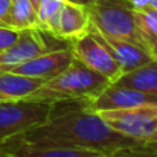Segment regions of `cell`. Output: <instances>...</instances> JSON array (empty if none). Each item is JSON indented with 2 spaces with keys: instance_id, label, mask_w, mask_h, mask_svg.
Segmentation results:
<instances>
[{
  "instance_id": "cell-1",
  "label": "cell",
  "mask_w": 157,
  "mask_h": 157,
  "mask_svg": "<svg viewBox=\"0 0 157 157\" xmlns=\"http://www.w3.org/2000/svg\"><path fill=\"white\" fill-rule=\"evenodd\" d=\"M18 139L33 145L86 149L104 156L140 143L111 129L89 101L53 103L48 120Z\"/></svg>"
},
{
  "instance_id": "cell-24",
  "label": "cell",
  "mask_w": 157,
  "mask_h": 157,
  "mask_svg": "<svg viewBox=\"0 0 157 157\" xmlns=\"http://www.w3.org/2000/svg\"><path fill=\"white\" fill-rule=\"evenodd\" d=\"M147 142H156V143H157V129L154 131L153 135H151V136L147 139Z\"/></svg>"
},
{
  "instance_id": "cell-18",
  "label": "cell",
  "mask_w": 157,
  "mask_h": 157,
  "mask_svg": "<svg viewBox=\"0 0 157 157\" xmlns=\"http://www.w3.org/2000/svg\"><path fill=\"white\" fill-rule=\"evenodd\" d=\"M104 157H157V143L140 142L138 145L122 147Z\"/></svg>"
},
{
  "instance_id": "cell-4",
  "label": "cell",
  "mask_w": 157,
  "mask_h": 157,
  "mask_svg": "<svg viewBox=\"0 0 157 157\" xmlns=\"http://www.w3.org/2000/svg\"><path fill=\"white\" fill-rule=\"evenodd\" d=\"M50 103L15 100L0 103V145L22 136L48 120Z\"/></svg>"
},
{
  "instance_id": "cell-2",
  "label": "cell",
  "mask_w": 157,
  "mask_h": 157,
  "mask_svg": "<svg viewBox=\"0 0 157 157\" xmlns=\"http://www.w3.org/2000/svg\"><path fill=\"white\" fill-rule=\"evenodd\" d=\"M109 85L107 78L95 72L78 59L53 79L46 81L25 100L59 103V101H93Z\"/></svg>"
},
{
  "instance_id": "cell-23",
  "label": "cell",
  "mask_w": 157,
  "mask_h": 157,
  "mask_svg": "<svg viewBox=\"0 0 157 157\" xmlns=\"http://www.w3.org/2000/svg\"><path fill=\"white\" fill-rule=\"evenodd\" d=\"M0 157H13L11 154L9 153V150H7V143L0 145Z\"/></svg>"
},
{
  "instance_id": "cell-25",
  "label": "cell",
  "mask_w": 157,
  "mask_h": 157,
  "mask_svg": "<svg viewBox=\"0 0 157 157\" xmlns=\"http://www.w3.org/2000/svg\"><path fill=\"white\" fill-rule=\"evenodd\" d=\"M31 3H32V6L35 7V10H38V7H39V4L42 3V0H31Z\"/></svg>"
},
{
  "instance_id": "cell-10",
  "label": "cell",
  "mask_w": 157,
  "mask_h": 157,
  "mask_svg": "<svg viewBox=\"0 0 157 157\" xmlns=\"http://www.w3.org/2000/svg\"><path fill=\"white\" fill-rule=\"evenodd\" d=\"M95 111H107V110H122L138 107L143 104L157 106V95H150L136 90V89L125 88L118 85H109L93 101H89Z\"/></svg>"
},
{
  "instance_id": "cell-9",
  "label": "cell",
  "mask_w": 157,
  "mask_h": 157,
  "mask_svg": "<svg viewBox=\"0 0 157 157\" xmlns=\"http://www.w3.org/2000/svg\"><path fill=\"white\" fill-rule=\"evenodd\" d=\"M89 31L109 49L111 56L114 57L117 64L120 65L122 74L132 71V70L138 68V67L153 60V57L147 52V49L135 43V42L103 35L98 29H95L92 25L89 27Z\"/></svg>"
},
{
  "instance_id": "cell-8",
  "label": "cell",
  "mask_w": 157,
  "mask_h": 157,
  "mask_svg": "<svg viewBox=\"0 0 157 157\" xmlns=\"http://www.w3.org/2000/svg\"><path fill=\"white\" fill-rule=\"evenodd\" d=\"M46 38H48V33L40 31L39 28H29V29L20 31L17 40L7 50L0 53V68L21 64V63L28 61V60L40 56L46 52L59 49L53 48L46 40Z\"/></svg>"
},
{
  "instance_id": "cell-14",
  "label": "cell",
  "mask_w": 157,
  "mask_h": 157,
  "mask_svg": "<svg viewBox=\"0 0 157 157\" xmlns=\"http://www.w3.org/2000/svg\"><path fill=\"white\" fill-rule=\"evenodd\" d=\"M114 85L136 89L140 92L157 95V60L146 63L129 72L122 74Z\"/></svg>"
},
{
  "instance_id": "cell-3",
  "label": "cell",
  "mask_w": 157,
  "mask_h": 157,
  "mask_svg": "<svg viewBox=\"0 0 157 157\" xmlns=\"http://www.w3.org/2000/svg\"><path fill=\"white\" fill-rule=\"evenodd\" d=\"M86 10L90 25L100 33L145 48L136 24V10L129 0H95Z\"/></svg>"
},
{
  "instance_id": "cell-5",
  "label": "cell",
  "mask_w": 157,
  "mask_h": 157,
  "mask_svg": "<svg viewBox=\"0 0 157 157\" xmlns=\"http://www.w3.org/2000/svg\"><path fill=\"white\" fill-rule=\"evenodd\" d=\"M99 116L120 135L139 142H147L157 129V106L154 104L99 111Z\"/></svg>"
},
{
  "instance_id": "cell-11",
  "label": "cell",
  "mask_w": 157,
  "mask_h": 157,
  "mask_svg": "<svg viewBox=\"0 0 157 157\" xmlns=\"http://www.w3.org/2000/svg\"><path fill=\"white\" fill-rule=\"evenodd\" d=\"M89 27H90V21H89L88 10L85 7L65 2L60 11L56 29L52 36L57 40L70 43L88 33Z\"/></svg>"
},
{
  "instance_id": "cell-7",
  "label": "cell",
  "mask_w": 157,
  "mask_h": 157,
  "mask_svg": "<svg viewBox=\"0 0 157 157\" xmlns=\"http://www.w3.org/2000/svg\"><path fill=\"white\" fill-rule=\"evenodd\" d=\"M72 60H74V53L68 43L67 46L53 49V50L36 56L28 61L11 65V67H3L2 70L15 72V74L24 75V77L42 79L43 82H46V81H50L59 74H61L65 68H68Z\"/></svg>"
},
{
  "instance_id": "cell-15",
  "label": "cell",
  "mask_w": 157,
  "mask_h": 157,
  "mask_svg": "<svg viewBox=\"0 0 157 157\" xmlns=\"http://www.w3.org/2000/svg\"><path fill=\"white\" fill-rule=\"evenodd\" d=\"M7 25L15 31L38 28L36 10L31 0H11L7 14Z\"/></svg>"
},
{
  "instance_id": "cell-19",
  "label": "cell",
  "mask_w": 157,
  "mask_h": 157,
  "mask_svg": "<svg viewBox=\"0 0 157 157\" xmlns=\"http://www.w3.org/2000/svg\"><path fill=\"white\" fill-rule=\"evenodd\" d=\"M18 35H20V31L0 27V53H3L4 50H7L17 40Z\"/></svg>"
},
{
  "instance_id": "cell-17",
  "label": "cell",
  "mask_w": 157,
  "mask_h": 157,
  "mask_svg": "<svg viewBox=\"0 0 157 157\" xmlns=\"http://www.w3.org/2000/svg\"><path fill=\"white\" fill-rule=\"evenodd\" d=\"M65 0H42L36 10V18H38V28L43 32L53 35L57 25L60 11L64 6Z\"/></svg>"
},
{
  "instance_id": "cell-12",
  "label": "cell",
  "mask_w": 157,
  "mask_h": 157,
  "mask_svg": "<svg viewBox=\"0 0 157 157\" xmlns=\"http://www.w3.org/2000/svg\"><path fill=\"white\" fill-rule=\"evenodd\" d=\"M7 150L13 157H104V154L93 150L65 146L33 145L15 138L7 142Z\"/></svg>"
},
{
  "instance_id": "cell-16",
  "label": "cell",
  "mask_w": 157,
  "mask_h": 157,
  "mask_svg": "<svg viewBox=\"0 0 157 157\" xmlns=\"http://www.w3.org/2000/svg\"><path fill=\"white\" fill-rule=\"evenodd\" d=\"M136 24L145 48L157 60V10L151 7L136 10Z\"/></svg>"
},
{
  "instance_id": "cell-6",
  "label": "cell",
  "mask_w": 157,
  "mask_h": 157,
  "mask_svg": "<svg viewBox=\"0 0 157 157\" xmlns=\"http://www.w3.org/2000/svg\"><path fill=\"white\" fill-rule=\"evenodd\" d=\"M70 46L75 59L95 72L103 75L111 83H114L122 75L120 65L117 64L109 49L90 31H88V33L81 36L79 39L70 42Z\"/></svg>"
},
{
  "instance_id": "cell-22",
  "label": "cell",
  "mask_w": 157,
  "mask_h": 157,
  "mask_svg": "<svg viewBox=\"0 0 157 157\" xmlns=\"http://www.w3.org/2000/svg\"><path fill=\"white\" fill-rule=\"evenodd\" d=\"M65 2H68V3H72V4H77V6H81V7L88 9V7L90 6L95 0H65Z\"/></svg>"
},
{
  "instance_id": "cell-13",
  "label": "cell",
  "mask_w": 157,
  "mask_h": 157,
  "mask_svg": "<svg viewBox=\"0 0 157 157\" xmlns=\"http://www.w3.org/2000/svg\"><path fill=\"white\" fill-rule=\"evenodd\" d=\"M43 83L42 79L24 77L0 68V103L22 100Z\"/></svg>"
},
{
  "instance_id": "cell-26",
  "label": "cell",
  "mask_w": 157,
  "mask_h": 157,
  "mask_svg": "<svg viewBox=\"0 0 157 157\" xmlns=\"http://www.w3.org/2000/svg\"><path fill=\"white\" fill-rule=\"evenodd\" d=\"M149 7H151V9H156L157 10V0H150V6Z\"/></svg>"
},
{
  "instance_id": "cell-21",
  "label": "cell",
  "mask_w": 157,
  "mask_h": 157,
  "mask_svg": "<svg viewBox=\"0 0 157 157\" xmlns=\"http://www.w3.org/2000/svg\"><path fill=\"white\" fill-rule=\"evenodd\" d=\"M129 2L135 7V10H142L145 7L150 6V0H129Z\"/></svg>"
},
{
  "instance_id": "cell-20",
  "label": "cell",
  "mask_w": 157,
  "mask_h": 157,
  "mask_svg": "<svg viewBox=\"0 0 157 157\" xmlns=\"http://www.w3.org/2000/svg\"><path fill=\"white\" fill-rule=\"evenodd\" d=\"M11 0H0V27L9 28L7 25V14H9Z\"/></svg>"
}]
</instances>
